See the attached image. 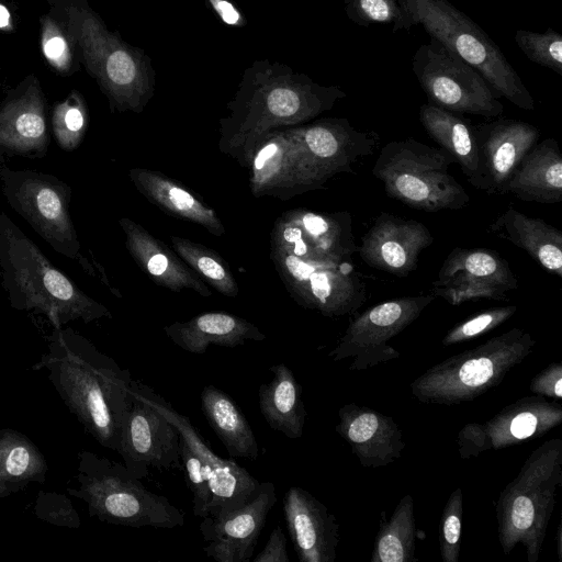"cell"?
Returning a JSON list of instances; mask_svg holds the SVG:
<instances>
[{
  "label": "cell",
  "mask_w": 562,
  "mask_h": 562,
  "mask_svg": "<svg viewBox=\"0 0 562 562\" xmlns=\"http://www.w3.org/2000/svg\"><path fill=\"white\" fill-rule=\"evenodd\" d=\"M34 370L48 380L85 430L102 447L116 451L132 395V376L90 340L67 328H54Z\"/></svg>",
  "instance_id": "6da1fadb"
},
{
  "label": "cell",
  "mask_w": 562,
  "mask_h": 562,
  "mask_svg": "<svg viewBox=\"0 0 562 562\" xmlns=\"http://www.w3.org/2000/svg\"><path fill=\"white\" fill-rule=\"evenodd\" d=\"M345 97L339 87L321 86L288 65L255 60L227 105L231 113L222 120L223 134L249 148L263 133L310 121Z\"/></svg>",
  "instance_id": "7a4b0ae2"
},
{
  "label": "cell",
  "mask_w": 562,
  "mask_h": 562,
  "mask_svg": "<svg viewBox=\"0 0 562 562\" xmlns=\"http://www.w3.org/2000/svg\"><path fill=\"white\" fill-rule=\"evenodd\" d=\"M0 267L11 305L45 315L54 328L80 319L111 317L110 311L56 269L41 249L2 212Z\"/></svg>",
  "instance_id": "3957f363"
},
{
  "label": "cell",
  "mask_w": 562,
  "mask_h": 562,
  "mask_svg": "<svg viewBox=\"0 0 562 562\" xmlns=\"http://www.w3.org/2000/svg\"><path fill=\"white\" fill-rule=\"evenodd\" d=\"M562 485V439L536 448L496 502L498 541L504 554L517 544L528 562H537Z\"/></svg>",
  "instance_id": "277c9868"
},
{
  "label": "cell",
  "mask_w": 562,
  "mask_h": 562,
  "mask_svg": "<svg viewBox=\"0 0 562 562\" xmlns=\"http://www.w3.org/2000/svg\"><path fill=\"white\" fill-rule=\"evenodd\" d=\"M77 458V485L66 491L87 505L91 517L133 528L173 529L184 525L183 512L167 497L147 490L124 464L87 450Z\"/></svg>",
  "instance_id": "5b68a950"
},
{
  "label": "cell",
  "mask_w": 562,
  "mask_h": 562,
  "mask_svg": "<svg viewBox=\"0 0 562 562\" xmlns=\"http://www.w3.org/2000/svg\"><path fill=\"white\" fill-rule=\"evenodd\" d=\"M403 13L397 27L422 25L429 36L460 56L487 81L496 95L514 105L535 110V100L498 45L448 0H396Z\"/></svg>",
  "instance_id": "8992f818"
},
{
  "label": "cell",
  "mask_w": 562,
  "mask_h": 562,
  "mask_svg": "<svg viewBox=\"0 0 562 562\" xmlns=\"http://www.w3.org/2000/svg\"><path fill=\"white\" fill-rule=\"evenodd\" d=\"M535 345L528 331L514 327L430 367L411 383L412 395L425 404L473 401L499 385L532 352Z\"/></svg>",
  "instance_id": "52a82bcc"
},
{
  "label": "cell",
  "mask_w": 562,
  "mask_h": 562,
  "mask_svg": "<svg viewBox=\"0 0 562 562\" xmlns=\"http://www.w3.org/2000/svg\"><path fill=\"white\" fill-rule=\"evenodd\" d=\"M453 157L412 137L385 144L372 173L392 199L425 211L460 210L470 201L465 189L449 172Z\"/></svg>",
  "instance_id": "ba28073f"
},
{
  "label": "cell",
  "mask_w": 562,
  "mask_h": 562,
  "mask_svg": "<svg viewBox=\"0 0 562 562\" xmlns=\"http://www.w3.org/2000/svg\"><path fill=\"white\" fill-rule=\"evenodd\" d=\"M76 38L87 69L98 80L112 109L142 112L156 85L155 69L146 52L110 32L90 10L77 12Z\"/></svg>",
  "instance_id": "9c48e42d"
},
{
  "label": "cell",
  "mask_w": 562,
  "mask_h": 562,
  "mask_svg": "<svg viewBox=\"0 0 562 562\" xmlns=\"http://www.w3.org/2000/svg\"><path fill=\"white\" fill-rule=\"evenodd\" d=\"M430 37L412 58V70L430 104L453 113L499 116L504 106L470 64Z\"/></svg>",
  "instance_id": "30bf717a"
},
{
  "label": "cell",
  "mask_w": 562,
  "mask_h": 562,
  "mask_svg": "<svg viewBox=\"0 0 562 562\" xmlns=\"http://www.w3.org/2000/svg\"><path fill=\"white\" fill-rule=\"evenodd\" d=\"M271 245L277 271L302 306L327 317H340L356 312L366 302V285L350 259L305 260Z\"/></svg>",
  "instance_id": "8fae6325"
},
{
  "label": "cell",
  "mask_w": 562,
  "mask_h": 562,
  "mask_svg": "<svg viewBox=\"0 0 562 562\" xmlns=\"http://www.w3.org/2000/svg\"><path fill=\"white\" fill-rule=\"evenodd\" d=\"M9 204L59 254L79 261L83 256L69 213L70 189L57 178L32 170L0 169Z\"/></svg>",
  "instance_id": "7c38bea8"
},
{
  "label": "cell",
  "mask_w": 562,
  "mask_h": 562,
  "mask_svg": "<svg viewBox=\"0 0 562 562\" xmlns=\"http://www.w3.org/2000/svg\"><path fill=\"white\" fill-rule=\"evenodd\" d=\"M250 149V188L255 195L286 196L322 188L334 177L302 144L293 127L260 135Z\"/></svg>",
  "instance_id": "4fadbf2b"
},
{
  "label": "cell",
  "mask_w": 562,
  "mask_h": 562,
  "mask_svg": "<svg viewBox=\"0 0 562 562\" xmlns=\"http://www.w3.org/2000/svg\"><path fill=\"white\" fill-rule=\"evenodd\" d=\"M435 300L431 294L379 303L355 317L328 353L335 362L351 358L350 371H363L400 358L389 341L403 331Z\"/></svg>",
  "instance_id": "5bb4252c"
},
{
  "label": "cell",
  "mask_w": 562,
  "mask_h": 562,
  "mask_svg": "<svg viewBox=\"0 0 562 562\" xmlns=\"http://www.w3.org/2000/svg\"><path fill=\"white\" fill-rule=\"evenodd\" d=\"M131 386L137 396L173 424L179 436L205 467L212 490L209 516L215 517L237 509L256 495L260 482L232 459L218 457L189 417L175 409L168 401L139 381L133 380Z\"/></svg>",
  "instance_id": "9a60e30c"
},
{
  "label": "cell",
  "mask_w": 562,
  "mask_h": 562,
  "mask_svg": "<svg viewBox=\"0 0 562 562\" xmlns=\"http://www.w3.org/2000/svg\"><path fill=\"white\" fill-rule=\"evenodd\" d=\"M562 423V407L543 396H525L506 405L485 423H468L457 435L462 459L477 457L540 438Z\"/></svg>",
  "instance_id": "2e32d148"
},
{
  "label": "cell",
  "mask_w": 562,
  "mask_h": 562,
  "mask_svg": "<svg viewBox=\"0 0 562 562\" xmlns=\"http://www.w3.org/2000/svg\"><path fill=\"white\" fill-rule=\"evenodd\" d=\"M131 395L116 450L126 469L139 480L148 474L149 468L159 471L181 469L177 428L160 412L137 396L132 386Z\"/></svg>",
  "instance_id": "e0dca14e"
},
{
  "label": "cell",
  "mask_w": 562,
  "mask_h": 562,
  "mask_svg": "<svg viewBox=\"0 0 562 562\" xmlns=\"http://www.w3.org/2000/svg\"><path fill=\"white\" fill-rule=\"evenodd\" d=\"M518 288L508 262L485 248H454L445 259L430 294L451 305L477 300H503Z\"/></svg>",
  "instance_id": "ac0fdd59"
},
{
  "label": "cell",
  "mask_w": 562,
  "mask_h": 562,
  "mask_svg": "<svg viewBox=\"0 0 562 562\" xmlns=\"http://www.w3.org/2000/svg\"><path fill=\"white\" fill-rule=\"evenodd\" d=\"M271 244L313 261L346 260L358 250L348 212L290 211L276 222Z\"/></svg>",
  "instance_id": "d6986e66"
},
{
  "label": "cell",
  "mask_w": 562,
  "mask_h": 562,
  "mask_svg": "<svg viewBox=\"0 0 562 562\" xmlns=\"http://www.w3.org/2000/svg\"><path fill=\"white\" fill-rule=\"evenodd\" d=\"M276 502L273 483L260 482L256 495L239 508L202 518L199 530L206 557L217 562H248Z\"/></svg>",
  "instance_id": "ffe728a7"
},
{
  "label": "cell",
  "mask_w": 562,
  "mask_h": 562,
  "mask_svg": "<svg viewBox=\"0 0 562 562\" xmlns=\"http://www.w3.org/2000/svg\"><path fill=\"white\" fill-rule=\"evenodd\" d=\"M476 140L480 190L506 193L507 182L522 157L537 144L539 130L524 121L497 119L473 125Z\"/></svg>",
  "instance_id": "44dd1931"
},
{
  "label": "cell",
  "mask_w": 562,
  "mask_h": 562,
  "mask_svg": "<svg viewBox=\"0 0 562 562\" xmlns=\"http://www.w3.org/2000/svg\"><path fill=\"white\" fill-rule=\"evenodd\" d=\"M434 237L420 222L382 213L362 237L358 252L370 267L406 277L417 267L419 254Z\"/></svg>",
  "instance_id": "7402d4cb"
},
{
  "label": "cell",
  "mask_w": 562,
  "mask_h": 562,
  "mask_svg": "<svg viewBox=\"0 0 562 562\" xmlns=\"http://www.w3.org/2000/svg\"><path fill=\"white\" fill-rule=\"evenodd\" d=\"M286 528L301 562H334L339 525L327 507L308 491L291 486L283 501Z\"/></svg>",
  "instance_id": "603a6c76"
},
{
  "label": "cell",
  "mask_w": 562,
  "mask_h": 562,
  "mask_svg": "<svg viewBox=\"0 0 562 562\" xmlns=\"http://www.w3.org/2000/svg\"><path fill=\"white\" fill-rule=\"evenodd\" d=\"M336 432L349 445L360 465L386 467L405 448L402 430L391 417L373 408L347 403L338 409Z\"/></svg>",
  "instance_id": "cb8c5ba5"
},
{
  "label": "cell",
  "mask_w": 562,
  "mask_h": 562,
  "mask_svg": "<svg viewBox=\"0 0 562 562\" xmlns=\"http://www.w3.org/2000/svg\"><path fill=\"white\" fill-rule=\"evenodd\" d=\"M119 223L130 255L155 283L176 292L192 290L205 297L212 294L203 280L162 241L130 218Z\"/></svg>",
  "instance_id": "d4e9b609"
},
{
  "label": "cell",
  "mask_w": 562,
  "mask_h": 562,
  "mask_svg": "<svg viewBox=\"0 0 562 562\" xmlns=\"http://www.w3.org/2000/svg\"><path fill=\"white\" fill-rule=\"evenodd\" d=\"M48 145L45 100L36 82L0 106V148L43 156Z\"/></svg>",
  "instance_id": "484cf974"
},
{
  "label": "cell",
  "mask_w": 562,
  "mask_h": 562,
  "mask_svg": "<svg viewBox=\"0 0 562 562\" xmlns=\"http://www.w3.org/2000/svg\"><path fill=\"white\" fill-rule=\"evenodd\" d=\"M167 337L184 351L201 355L209 346L234 348L266 335L252 323L224 312H210L164 327Z\"/></svg>",
  "instance_id": "4316f807"
},
{
  "label": "cell",
  "mask_w": 562,
  "mask_h": 562,
  "mask_svg": "<svg viewBox=\"0 0 562 562\" xmlns=\"http://www.w3.org/2000/svg\"><path fill=\"white\" fill-rule=\"evenodd\" d=\"M507 192L527 202L562 201V158L555 139L536 144L522 157L507 182Z\"/></svg>",
  "instance_id": "83f0119b"
},
{
  "label": "cell",
  "mask_w": 562,
  "mask_h": 562,
  "mask_svg": "<svg viewBox=\"0 0 562 562\" xmlns=\"http://www.w3.org/2000/svg\"><path fill=\"white\" fill-rule=\"evenodd\" d=\"M128 176L136 189L161 210L199 224L215 236L225 234V227L217 214L175 180L158 171L143 168L131 169Z\"/></svg>",
  "instance_id": "f1b7e54d"
},
{
  "label": "cell",
  "mask_w": 562,
  "mask_h": 562,
  "mask_svg": "<svg viewBox=\"0 0 562 562\" xmlns=\"http://www.w3.org/2000/svg\"><path fill=\"white\" fill-rule=\"evenodd\" d=\"M491 231L524 249L548 272L562 278V232L554 226L509 206L491 225Z\"/></svg>",
  "instance_id": "f546056e"
},
{
  "label": "cell",
  "mask_w": 562,
  "mask_h": 562,
  "mask_svg": "<svg viewBox=\"0 0 562 562\" xmlns=\"http://www.w3.org/2000/svg\"><path fill=\"white\" fill-rule=\"evenodd\" d=\"M273 378L258 390L259 409L266 423L289 439L303 436L306 409L302 386L284 363L270 367Z\"/></svg>",
  "instance_id": "4dcf8cb0"
},
{
  "label": "cell",
  "mask_w": 562,
  "mask_h": 562,
  "mask_svg": "<svg viewBox=\"0 0 562 562\" xmlns=\"http://www.w3.org/2000/svg\"><path fill=\"white\" fill-rule=\"evenodd\" d=\"M200 400L204 417L229 457L257 460L260 453L257 439L235 401L214 385L204 386Z\"/></svg>",
  "instance_id": "1f68e13d"
},
{
  "label": "cell",
  "mask_w": 562,
  "mask_h": 562,
  "mask_svg": "<svg viewBox=\"0 0 562 562\" xmlns=\"http://www.w3.org/2000/svg\"><path fill=\"white\" fill-rule=\"evenodd\" d=\"M419 120L428 135L459 164L468 181L480 189L479 156L473 125L453 112L423 104Z\"/></svg>",
  "instance_id": "d6a6232c"
},
{
  "label": "cell",
  "mask_w": 562,
  "mask_h": 562,
  "mask_svg": "<svg viewBox=\"0 0 562 562\" xmlns=\"http://www.w3.org/2000/svg\"><path fill=\"white\" fill-rule=\"evenodd\" d=\"M47 471L45 456L27 436L0 429V502L32 483L44 484Z\"/></svg>",
  "instance_id": "836d02e7"
},
{
  "label": "cell",
  "mask_w": 562,
  "mask_h": 562,
  "mask_svg": "<svg viewBox=\"0 0 562 562\" xmlns=\"http://www.w3.org/2000/svg\"><path fill=\"white\" fill-rule=\"evenodd\" d=\"M416 536L414 498L407 494L401 498L391 518L381 521L370 561L416 562Z\"/></svg>",
  "instance_id": "e575fe53"
},
{
  "label": "cell",
  "mask_w": 562,
  "mask_h": 562,
  "mask_svg": "<svg viewBox=\"0 0 562 562\" xmlns=\"http://www.w3.org/2000/svg\"><path fill=\"white\" fill-rule=\"evenodd\" d=\"M170 241L179 257L217 292L229 297L238 294L234 274L216 251L182 237L171 236Z\"/></svg>",
  "instance_id": "d590c367"
},
{
  "label": "cell",
  "mask_w": 562,
  "mask_h": 562,
  "mask_svg": "<svg viewBox=\"0 0 562 562\" xmlns=\"http://www.w3.org/2000/svg\"><path fill=\"white\" fill-rule=\"evenodd\" d=\"M88 109L81 94L71 92L53 112L55 139L65 150H74L81 143L88 127Z\"/></svg>",
  "instance_id": "8d00e7d4"
},
{
  "label": "cell",
  "mask_w": 562,
  "mask_h": 562,
  "mask_svg": "<svg viewBox=\"0 0 562 562\" xmlns=\"http://www.w3.org/2000/svg\"><path fill=\"white\" fill-rule=\"evenodd\" d=\"M515 42L532 63L562 75V35L549 27L543 33L517 30Z\"/></svg>",
  "instance_id": "74e56055"
},
{
  "label": "cell",
  "mask_w": 562,
  "mask_h": 562,
  "mask_svg": "<svg viewBox=\"0 0 562 562\" xmlns=\"http://www.w3.org/2000/svg\"><path fill=\"white\" fill-rule=\"evenodd\" d=\"M463 517V493L457 487L448 497L439 525V551L443 562H458Z\"/></svg>",
  "instance_id": "f35d334b"
},
{
  "label": "cell",
  "mask_w": 562,
  "mask_h": 562,
  "mask_svg": "<svg viewBox=\"0 0 562 562\" xmlns=\"http://www.w3.org/2000/svg\"><path fill=\"white\" fill-rule=\"evenodd\" d=\"M180 458L187 485L193 495V514L195 517L209 516L212 503V490L209 473L194 451L180 437Z\"/></svg>",
  "instance_id": "ab89813d"
},
{
  "label": "cell",
  "mask_w": 562,
  "mask_h": 562,
  "mask_svg": "<svg viewBox=\"0 0 562 562\" xmlns=\"http://www.w3.org/2000/svg\"><path fill=\"white\" fill-rule=\"evenodd\" d=\"M348 19L357 25L392 24L396 32L403 13L396 0H344Z\"/></svg>",
  "instance_id": "60d3db41"
},
{
  "label": "cell",
  "mask_w": 562,
  "mask_h": 562,
  "mask_svg": "<svg viewBox=\"0 0 562 562\" xmlns=\"http://www.w3.org/2000/svg\"><path fill=\"white\" fill-rule=\"evenodd\" d=\"M516 311V305L493 307L482 311L451 328L443 337L441 344L442 346L461 344L490 333L509 319Z\"/></svg>",
  "instance_id": "b9f144b4"
},
{
  "label": "cell",
  "mask_w": 562,
  "mask_h": 562,
  "mask_svg": "<svg viewBox=\"0 0 562 562\" xmlns=\"http://www.w3.org/2000/svg\"><path fill=\"white\" fill-rule=\"evenodd\" d=\"M34 515L56 527L80 528L81 519L71 501L61 493L40 491L34 499Z\"/></svg>",
  "instance_id": "7bdbcfd3"
},
{
  "label": "cell",
  "mask_w": 562,
  "mask_h": 562,
  "mask_svg": "<svg viewBox=\"0 0 562 562\" xmlns=\"http://www.w3.org/2000/svg\"><path fill=\"white\" fill-rule=\"evenodd\" d=\"M42 52L49 65L60 72H66L72 64L69 42L58 24L47 16L42 19Z\"/></svg>",
  "instance_id": "ee69618b"
},
{
  "label": "cell",
  "mask_w": 562,
  "mask_h": 562,
  "mask_svg": "<svg viewBox=\"0 0 562 562\" xmlns=\"http://www.w3.org/2000/svg\"><path fill=\"white\" fill-rule=\"evenodd\" d=\"M529 390L536 395L562 398V364L560 361L550 363L533 376Z\"/></svg>",
  "instance_id": "f6af8a7d"
},
{
  "label": "cell",
  "mask_w": 562,
  "mask_h": 562,
  "mask_svg": "<svg viewBox=\"0 0 562 562\" xmlns=\"http://www.w3.org/2000/svg\"><path fill=\"white\" fill-rule=\"evenodd\" d=\"M254 562H290L286 538L279 525L272 529L266 546L254 558Z\"/></svg>",
  "instance_id": "bcb514c9"
},
{
  "label": "cell",
  "mask_w": 562,
  "mask_h": 562,
  "mask_svg": "<svg viewBox=\"0 0 562 562\" xmlns=\"http://www.w3.org/2000/svg\"><path fill=\"white\" fill-rule=\"evenodd\" d=\"M206 2L224 24L234 27L246 25L245 15L233 0H206Z\"/></svg>",
  "instance_id": "7dc6e473"
},
{
  "label": "cell",
  "mask_w": 562,
  "mask_h": 562,
  "mask_svg": "<svg viewBox=\"0 0 562 562\" xmlns=\"http://www.w3.org/2000/svg\"><path fill=\"white\" fill-rule=\"evenodd\" d=\"M0 30L2 31H12L13 24H12V16L10 11L5 5L0 3Z\"/></svg>",
  "instance_id": "c3c4849f"
},
{
  "label": "cell",
  "mask_w": 562,
  "mask_h": 562,
  "mask_svg": "<svg viewBox=\"0 0 562 562\" xmlns=\"http://www.w3.org/2000/svg\"><path fill=\"white\" fill-rule=\"evenodd\" d=\"M557 551H558V558L559 561H562V526L561 522H559L557 528Z\"/></svg>",
  "instance_id": "681fc988"
}]
</instances>
